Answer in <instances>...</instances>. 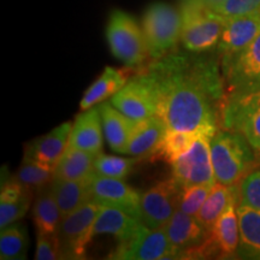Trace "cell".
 I'll use <instances>...</instances> for the list:
<instances>
[{
    "mask_svg": "<svg viewBox=\"0 0 260 260\" xmlns=\"http://www.w3.org/2000/svg\"><path fill=\"white\" fill-rule=\"evenodd\" d=\"M165 230L177 259H182L184 253L203 245L209 236V230L205 229L197 217L190 216L180 209L175 211L165 224Z\"/></svg>",
    "mask_w": 260,
    "mask_h": 260,
    "instance_id": "cell-16",
    "label": "cell"
},
{
    "mask_svg": "<svg viewBox=\"0 0 260 260\" xmlns=\"http://www.w3.org/2000/svg\"><path fill=\"white\" fill-rule=\"evenodd\" d=\"M255 154H256V161H258L260 164V151H256Z\"/></svg>",
    "mask_w": 260,
    "mask_h": 260,
    "instance_id": "cell-38",
    "label": "cell"
},
{
    "mask_svg": "<svg viewBox=\"0 0 260 260\" xmlns=\"http://www.w3.org/2000/svg\"><path fill=\"white\" fill-rule=\"evenodd\" d=\"M233 200H240V183L228 186L217 182L195 217L210 233L213 224Z\"/></svg>",
    "mask_w": 260,
    "mask_h": 260,
    "instance_id": "cell-27",
    "label": "cell"
},
{
    "mask_svg": "<svg viewBox=\"0 0 260 260\" xmlns=\"http://www.w3.org/2000/svg\"><path fill=\"white\" fill-rule=\"evenodd\" d=\"M31 189L14 178L2 184L0 193V229L16 223L27 213L31 204Z\"/></svg>",
    "mask_w": 260,
    "mask_h": 260,
    "instance_id": "cell-21",
    "label": "cell"
},
{
    "mask_svg": "<svg viewBox=\"0 0 260 260\" xmlns=\"http://www.w3.org/2000/svg\"><path fill=\"white\" fill-rule=\"evenodd\" d=\"M94 174V172H93ZM90 176L86 180H63L53 178L48 186L56 199L61 216H67L84 204L92 201Z\"/></svg>",
    "mask_w": 260,
    "mask_h": 260,
    "instance_id": "cell-22",
    "label": "cell"
},
{
    "mask_svg": "<svg viewBox=\"0 0 260 260\" xmlns=\"http://www.w3.org/2000/svg\"><path fill=\"white\" fill-rule=\"evenodd\" d=\"M111 259L122 260H158L177 259L165 230V225L147 229L126 245L117 246L110 254Z\"/></svg>",
    "mask_w": 260,
    "mask_h": 260,
    "instance_id": "cell-12",
    "label": "cell"
},
{
    "mask_svg": "<svg viewBox=\"0 0 260 260\" xmlns=\"http://www.w3.org/2000/svg\"><path fill=\"white\" fill-rule=\"evenodd\" d=\"M61 218L63 216L50 186L40 188L32 207V219L38 232L57 234Z\"/></svg>",
    "mask_w": 260,
    "mask_h": 260,
    "instance_id": "cell-28",
    "label": "cell"
},
{
    "mask_svg": "<svg viewBox=\"0 0 260 260\" xmlns=\"http://www.w3.org/2000/svg\"><path fill=\"white\" fill-rule=\"evenodd\" d=\"M98 109L102 116L104 133L110 147L119 153H124L138 121L125 116L111 103H100Z\"/></svg>",
    "mask_w": 260,
    "mask_h": 260,
    "instance_id": "cell-20",
    "label": "cell"
},
{
    "mask_svg": "<svg viewBox=\"0 0 260 260\" xmlns=\"http://www.w3.org/2000/svg\"><path fill=\"white\" fill-rule=\"evenodd\" d=\"M240 242L236 258L260 260V211L239 204Z\"/></svg>",
    "mask_w": 260,
    "mask_h": 260,
    "instance_id": "cell-24",
    "label": "cell"
},
{
    "mask_svg": "<svg viewBox=\"0 0 260 260\" xmlns=\"http://www.w3.org/2000/svg\"><path fill=\"white\" fill-rule=\"evenodd\" d=\"M92 201L115 209L122 210L130 216L140 219V197L141 194L123 180L105 177L95 171L90 178ZM141 220V219H140Z\"/></svg>",
    "mask_w": 260,
    "mask_h": 260,
    "instance_id": "cell-13",
    "label": "cell"
},
{
    "mask_svg": "<svg viewBox=\"0 0 260 260\" xmlns=\"http://www.w3.org/2000/svg\"><path fill=\"white\" fill-rule=\"evenodd\" d=\"M141 27L147 44L148 54L158 59L176 50L181 41L182 15L180 9L162 2L153 3L146 9Z\"/></svg>",
    "mask_w": 260,
    "mask_h": 260,
    "instance_id": "cell-3",
    "label": "cell"
},
{
    "mask_svg": "<svg viewBox=\"0 0 260 260\" xmlns=\"http://www.w3.org/2000/svg\"><path fill=\"white\" fill-rule=\"evenodd\" d=\"M212 10L225 18L260 15V0H223L213 6Z\"/></svg>",
    "mask_w": 260,
    "mask_h": 260,
    "instance_id": "cell-34",
    "label": "cell"
},
{
    "mask_svg": "<svg viewBox=\"0 0 260 260\" xmlns=\"http://www.w3.org/2000/svg\"><path fill=\"white\" fill-rule=\"evenodd\" d=\"M220 123L224 129L240 133L254 151H260V89L241 95L226 96Z\"/></svg>",
    "mask_w": 260,
    "mask_h": 260,
    "instance_id": "cell-9",
    "label": "cell"
},
{
    "mask_svg": "<svg viewBox=\"0 0 260 260\" xmlns=\"http://www.w3.org/2000/svg\"><path fill=\"white\" fill-rule=\"evenodd\" d=\"M211 158L216 181L228 186L239 184L258 164L245 136L229 129H218L212 136Z\"/></svg>",
    "mask_w": 260,
    "mask_h": 260,
    "instance_id": "cell-2",
    "label": "cell"
},
{
    "mask_svg": "<svg viewBox=\"0 0 260 260\" xmlns=\"http://www.w3.org/2000/svg\"><path fill=\"white\" fill-rule=\"evenodd\" d=\"M168 129L169 126L167 123L158 116H152L138 121L124 149V154H151L159 142L161 141V139L164 138Z\"/></svg>",
    "mask_w": 260,
    "mask_h": 260,
    "instance_id": "cell-23",
    "label": "cell"
},
{
    "mask_svg": "<svg viewBox=\"0 0 260 260\" xmlns=\"http://www.w3.org/2000/svg\"><path fill=\"white\" fill-rule=\"evenodd\" d=\"M240 200H233L213 224L203 245L184 253L182 259L233 258L237 253L240 242V222L237 206Z\"/></svg>",
    "mask_w": 260,
    "mask_h": 260,
    "instance_id": "cell-7",
    "label": "cell"
},
{
    "mask_svg": "<svg viewBox=\"0 0 260 260\" xmlns=\"http://www.w3.org/2000/svg\"><path fill=\"white\" fill-rule=\"evenodd\" d=\"M213 186H211V184H198V186L183 188L180 210L190 214V216H197L206 198L209 197L211 190H212Z\"/></svg>",
    "mask_w": 260,
    "mask_h": 260,
    "instance_id": "cell-33",
    "label": "cell"
},
{
    "mask_svg": "<svg viewBox=\"0 0 260 260\" xmlns=\"http://www.w3.org/2000/svg\"><path fill=\"white\" fill-rule=\"evenodd\" d=\"M37 260L60 259V245L57 234L38 232L37 236Z\"/></svg>",
    "mask_w": 260,
    "mask_h": 260,
    "instance_id": "cell-36",
    "label": "cell"
},
{
    "mask_svg": "<svg viewBox=\"0 0 260 260\" xmlns=\"http://www.w3.org/2000/svg\"><path fill=\"white\" fill-rule=\"evenodd\" d=\"M200 133L205 132H186V130L169 128L164 138L161 139V141L159 142L151 154L154 158H158L159 160H165L172 164L189 151Z\"/></svg>",
    "mask_w": 260,
    "mask_h": 260,
    "instance_id": "cell-29",
    "label": "cell"
},
{
    "mask_svg": "<svg viewBox=\"0 0 260 260\" xmlns=\"http://www.w3.org/2000/svg\"><path fill=\"white\" fill-rule=\"evenodd\" d=\"M210 133H200L186 154L172 162V178L183 188L217 183L211 158Z\"/></svg>",
    "mask_w": 260,
    "mask_h": 260,
    "instance_id": "cell-10",
    "label": "cell"
},
{
    "mask_svg": "<svg viewBox=\"0 0 260 260\" xmlns=\"http://www.w3.org/2000/svg\"><path fill=\"white\" fill-rule=\"evenodd\" d=\"M98 154L67 146L63 155L54 167V178L86 180L94 172V160Z\"/></svg>",
    "mask_w": 260,
    "mask_h": 260,
    "instance_id": "cell-26",
    "label": "cell"
},
{
    "mask_svg": "<svg viewBox=\"0 0 260 260\" xmlns=\"http://www.w3.org/2000/svg\"><path fill=\"white\" fill-rule=\"evenodd\" d=\"M135 160L99 153L94 160V171L105 177L124 180L134 167Z\"/></svg>",
    "mask_w": 260,
    "mask_h": 260,
    "instance_id": "cell-32",
    "label": "cell"
},
{
    "mask_svg": "<svg viewBox=\"0 0 260 260\" xmlns=\"http://www.w3.org/2000/svg\"><path fill=\"white\" fill-rule=\"evenodd\" d=\"M183 187L174 178L159 182L140 197V219L149 229L164 226L180 209Z\"/></svg>",
    "mask_w": 260,
    "mask_h": 260,
    "instance_id": "cell-11",
    "label": "cell"
},
{
    "mask_svg": "<svg viewBox=\"0 0 260 260\" xmlns=\"http://www.w3.org/2000/svg\"><path fill=\"white\" fill-rule=\"evenodd\" d=\"M111 104L135 121L157 116L153 94L140 75L132 77L121 90L111 96Z\"/></svg>",
    "mask_w": 260,
    "mask_h": 260,
    "instance_id": "cell-15",
    "label": "cell"
},
{
    "mask_svg": "<svg viewBox=\"0 0 260 260\" xmlns=\"http://www.w3.org/2000/svg\"><path fill=\"white\" fill-rule=\"evenodd\" d=\"M240 204L260 211V169H253L240 182Z\"/></svg>",
    "mask_w": 260,
    "mask_h": 260,
    "instance_id": "cell-35",
    "label": "cell"
},
{
    "mask_svg": "<svg viewBox=\"0 0 260 260\" xmlns=\"http://www.w3.org/2000/svg\"><path fill=\"white\" fill-rule=\"evenodd\" d=\"M71 129L73 123L67 122L51 130L48 134L35 139L25 148L24 158L54 168L67 148Z\"/></svg>",
    "mask_w": 260,
    "mask_h": 260,
    "instance_id": "cell-18",
    "label": "cell"
},
{
    "mask_svg": "<svg viewBox=\"0 0 260 260\" xmlns=\"http://www.w3.org/2000/svg\"><path fill=\"white\" fill-rule=\"evenodd\" d=\"M260 34V15L236 16L226 18L217 45L220 63L232 59Z\"/></svg>",
    "mask_w": 260,
    "mask_h": 260,
    "instance_id": "cell-14",
    "label": "cell"
},
{
    "mask_svg": "<svg viewBox=\"0 0 260 260\" xmlns=\"http://www.w3.org/2000/svg\"><path fill=\"white\" fill-rule=\"evenodd\" d=\"M219 65L203 53L172 51L138 75L153 94L157 116L169 128L214 135L226 96Z\"/></svg>",
    "mask_w": 260,
    "mask_h": 260,
    "instance_id": "cell-1",
    "label": "cell"
},
{
    "mask_svg": "<svg viewBox=\"0 0 260 260\" xmlns=\"http://www.w3.org/2000/svg\"><path fill=\"white\" fill-rule=\"evenodd\" d=\"M12 178L30 189L32 188L40 189L50 184L54 178V168L23 157V161Z\"/></svg>",
    "mask_w": 260,
    "mask_h": 260,
    "instance_id": "cell-31",
    "label": "cell"
},
{
    "mask_svg": "<svg viewBox=\"0 0 260 260\" xmlns=\"http://www.w3.org/2000/svg\"><path fill=\"white\" fill-rule=\"evenodd\" d=\"M102 205L89 201L61 218L57 236L60 245V259H82L94 236V224Z\"/></svg>",
    "mask_w": 260,
    "mask_h": 260,
    "instance_id": "cell-6",
    "label": "cell"
},
{
    "mask_svg": "<svg viewBox=\"0 0 260 260\" xmlns=\"http://www.w3.org/2000/svg\"><path fill=\"white\" fill-rule=\"evenodd\" d=\"M223 0H180L178 6H198V8H210L219 4Z\"/></svg>",
    "mask_w": 260,
    "mask_h": 260,
    "instance_id": "cell-37",
    "label": "cell"
},
{
    "mask_svg": "<svg viewBox=\"0 0 260 260\" xmlns=\"http://www.w3.org/2000/svg\"><path fill=\"white\" fill-rule=\"evenodd\" d=\"M102 116L98 107H90L81 112L75 119L68 145L94 154L102 153Z\"/></svg>",
    "mask_w": 260,
    "mask_h": 260,
    "instance_id": "cell-19",
    "label": "cell"
},
{
    "mask_svg": "<svg viewBox=\"0 0 260 260\" xmlns=\"http://www.w3.org/2000/svg\"><path fill=\"white\" fill-rule=\"evenodd\" d=\"M147 226L136 217L115 207L103 206L94 224V236L111 235L118 241V246L126 245L141 235Z\"/></svg>",
    "mask_w": 260,
    "mask_h": 260,
    "instance_id": "cell-17",
    "label": "cell"
},
{
    "mask_svg": "<svg viewBox=\"0 0 260 260\" xmlns=\"http://www.w3.org/2000/svg\"><path fill=\"white\" fill-rule=\"evenodd\" d=\"M128 82L124 73L112 67H106L103 74L88 87L80 103L81 111H86L96 104L113 96Z\"/></svg>",
    "mask_w": 260,
    "mask_h": 260,
    "instance_id": "cell-25",
    "label": "cell"
},
{
    "mask_svg": "<svg viewBox=\"0 0 260 260\" xmlns=\"http://www.w3.org/2000/svg\"><path fill=\"white\" fill-rule=\"evenodd\" d=\"M226 96L260 89V34L232 59L220 63ZM225 96V98H226Z\"/></svg>",
    "mask_w": 260,
    "mask_h": 260,
    "instance_id": "cell-8",
    "label": "cell"
},
{
    "mask_svg": "<svg viewBox=\"0 0 260 260\" xmlns=\"http://www.w3.org/2000/svg\"><path fill=\"white\" fill-rule=\"evenodd\" d=\"M29 237L27 229L19 223H12L0 233V259L23 260L27 258Z\"/></svg>",
    "mask_w": 260,
    "mask_h": 260,
    "instance_id": "cell-30",
    "label": "cell"
},
{
    "mask_svg": "<svg viewBox=\"0 0 260 260\" xmlns=\"http://www.w3.org/2000/svg\"><path fill=\"white\" fill-rule=\"evenodd\" d=\"M106 39L111 53L125 67H140L149 57L141 24L123 10H113L110 15Z\"/></svg>",
    "mask_w": 260,
    "mask_h": 260,
    "instance_id": "cell-4",
    "label": "cell"
},
{
    "mask_svg": "<svg viewBox=\"0 0 260 260\" xmlns=\"http://www.w3.org/2000/svg\"><path fill=\"white\" fill-rule=\"evenodd\" d=\"M182 15L181 42L184 50L205 53L218 45L226 18L210 8L178 6Z\"/></svg>",
    "mask_w": 260,
    "mask_h": 260,
    "instance_id": "cell-5",
    "label": "cell"
}]
</instances>
